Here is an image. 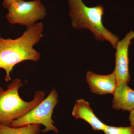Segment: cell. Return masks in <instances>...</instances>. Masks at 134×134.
I'll use <instances>...</instances> for the list:
<instances>
[{
  "label": "cell",
  "instance_id": "6da1fadb",
  "mask_svg": "<svg viewBox=\"0 0 134 134\" xmlns=\"http://www.w3.org/2000/svg\"><path fill=\"white\" fill-rule=\"evenodd\" d=\"M43 23H36L27 27L23 35L12 39L0 36V69L5 72L6 82L11 81L10 74L14 67L26 60L37 62L41 54L34 48L43 37Z\"/></svg>",
  "mask_w": 134,
  "mask_h": 134
},
{
  "label": "cell",
  "instance_id": "9c48e42d",
  "mask_svg": "<svg viewBox=\"0 0 134 134\" xmlns=\"http://www.w3.org/2000/svg\"><path fill=\"white\" fill-rule=\"evenodd\" d=\"M113 95L114 109L130 112L134 109V90L130 88L127 84L117 85Z\"/></svg>",
  "mask_w": 134,
  "mask_h": 134
},
{
  "label": "cell",
  "instance_id": "7a4b0ae2",
  "mask_svg": "<svg viewBox=\"0 0 134 134\" xmlns=\"http://www.w3.org/2000/svg\"><path fill=\"white\" fill-rule=\"evenodd\" d=\"M67 1L70 8L69 15L74 29H88L93 34L96 40L108 41L113 48H115L119 38L103 25L104 9L102 5L90 7L82 0Z\"/></svg>",
  "mask_w": 134,
  "mask_h": 134
},
{
  "label": "cell",
  "instance_id": "4fadbf2b",
  "mask_svg": "<svg viewBox=\"0 0 134 134\" xmlns=\"http://www.w3.org/2000/svg\"><path fill=\"white\" fill-rule=\"evenodd\" d=\"M129 120L130 122V126L134 129V109L130 111Z\"/></svg>",
  "mask_w": 134,
  "mask_h": 134
},
{
  "label": "cell",
  "instance_id": "52a82bcc",
  "mask_svg": "<svg viewBox=\"0 0 134 134\" xmlns=\"http://www.w3.org/2000/svg\"><path fill=\"white\" fill-rule=\"evenodd\" d=\"M86 81L92 92L98 95L113 94L117 86L114 72L107 75H100L91 71L86 73Z\"/></svg>",
  "mask_w": 134,
  "mask_h": 134
},
{
  "label": "cell",
  "instance_id": "30bf717a",
  "mask_svg": "<svg viewBox=\"0 0 134 134\" xmlns=\"http://www.w3.org/2000/svg\"><path fill=\"white\" fill-rule=\"evenodd\" d=\"M41 125L37 124L18 127L0 125V134H40L41 132Z\"/></svg>",
  "mask_w": 134,
  "mask_h": 134
},
{
  "label": "cell",
  "instance_id": "7c38bea8",
  "mask_svg": "<svg viewBox=\"0 0 134 134\" xmlns=\"http://www.w3.org/2000/svg\"><path fill=\"white\" fill-rule=\"evenodd\" d=\"M19 1H24V0H3L2 6L5 9H7L10 5L12 3Z\"/></svg>",
  "mask_w": 134,
  "mask_h": 134
},
{
  "label": "cell",
  "instance_id": "8fae6325",
  "mask_svg": "<svg viewBox=\"0 0 134 134\" xmlns=\"http://www.w3.org/2000/svg\"><path fill=\"white\" fill-rule=\"evenodd\" d=\"M105 134H134V129L129 127H115L106 125L103 130Z\"/></svg>",
  "mask_w": 134,
  "mask_h": 134
},
{
  "label": "cell",
  "instance_id": "277c9868",
  "mask_svg": "<svg viewBox=\"0 0 134 134\" xmlns=\"http://www.w3.org/2000/svg\"><path fill=\"white\" fill-rule=\"evenodd\" d=\"M59 95L57 91L53 88L48 96L38 105L22 117L12 121L9 126L18 127L27 125L37 124L45 127L43 133L53 131L58 134L59 130L54 126L52 115L54 108L58 103Z\"/></svg>",
  "mask_w": 134,
  "mask_h": 134
},
{
  "label": "cell",
  "instance_id": "8992f818",
  "mask_svg": "<svg viewBox=\"0 0 134 134\" xmlns=\"http://www.w3.org/2000/svg\"><path fill=\"white\" fill-rule=\"evenodd\" d=\"M134 38V31L127 34L122 40L117 43L115 48V67L114 72L116 77L117 85L128 83L130 81L129 70V48Z\"/></svg>",
  "mask_w": 134,
  "mask_h": 134
},
{
  "label": "cell",
  "instance_id": "5b68a950",
  "mask_svg": "<svg viewBox=\"0 0 134 134\" xmlns=\"http://www.w3.org/2000/svg\"><path fill=\"white\" fill-rule=\"evenodd\" d=\"M7 10L6 19L10 24L21 25L26 28L43 20L47 15L45 7L40 0L18 1L11 3Z\"/></svg>",
  "mask_w": 134,
  "mask_h": 134
},
{
  "label": "cell",
  "instance_id": "3957f363",
  "mask_svg": "<svg viewBox=\"0 0 134 134\" xmlns=\"http://www.w3.org/2000/svg\"><path fill=\"white\" fill-rule=\"evenodd\" d=\"M23 85L21 80L16 78L6 90L0 86V125L9 126L12 121L25 115L45 98V92L39 91L31 101L23 100L19 94Z\"/></svg>",
  "mask_w": 134,
  "mask_h": 134
},
{
  "label": "cell",
  "instance_id": "ba28073f",
  "mask_svg": "<svg viewBox=\"0 0 134 134\" xmlns=\"http://www.w3.org/2000/svg\"><path fill=\"white\" fill-rule=\"evenodd\" d=\"M72 114L76 119H81L85 121L94 130L103 131L106 125L94 114L88 102L83 99L76 100Z\"/></svg>",
  "mask_w": 134,
  "mask_h": 134
}]
</instances>
